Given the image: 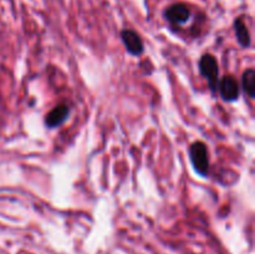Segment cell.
Instances as JSON below:
<instances>
[{"instance_id": "obj_1", "label": "cell", "mask_w": 255, "mask_h": 254, "mask_svg": "<svg viewBox=\"0 0 255 254\" xmlns=\"http://www.w3.org/2000/svg\"><path fill=\"white\" fill-rule=\"evenodd\" d=\"M189 159L194 171L201 177H207L209 173L208 148L202 141H196L189 147Z\"/></svg>"}, {"instance_id": "obj_2", "label": "cell", "mask_w": 255, "mask_h": 254, "mask_svg": "<svg viewBox=\"0 0 255 254\" xmlns=\"http://www.w3.org/2000/svg\"><path fill=\"white\" fill-rule=\"evenodd\" d=\"M199 72L202 76L206 77L208 86L211 91L216 92L218 90V82H219V67L217 59L212 54H204L202 55L201 60H199Z\"/></svg>"}, {"instance_id": "obj_3", "label": "cell", "mask_w": 255, "mask_h": 254, "mask_svg": "<svg viewBox=\"0 0 255 254\" xmlns=\"http://www.w3.org/2000/svg\"><path fill=\"white\" fill-rule=\"evenodd\" d=\"M218 90L221 97L226 102L237 101L241 95V87H239L238 81L231 75H227L218 82Z\"/></svg>"}, {"instance_id": "obj_4", "label": "cell", "mask_w": 255, "mask_h": 254, "mask_svg": "<svg viewBox=\"0 0 255 254\" xmlns=\"http://www.w3.org/2000/svg\"><path fill=\"white\" fill-rule=\"evenodd\" d=\"M164 19L173 25H183L191 19V10L183 2H177L167 7Z\"/></svg>"}, {"instance_id": "obj_5", "label": "cell", "mask_w": 255, "mask_h": 254, "mask_svg": "<svg viewBox=\"0 0 255 254\" xmlns=\"http://www.w3.org/2000/svg\"><path fill=\"white\" fill-rule=\"evenodd\" d=\"M121 40L129 55H132V56H139V55L143 54V41H142L141 36L136 31L129 29L122 30Z\"/></svg>"}, {"instance_id": "obj_6", "label": "cell", "mask_w": 255, "mask_h": 254, "mask_svg": "<svg viewBox=\"0 0 255 254\" xmlns=\"http://www.w3.org/2000/svg\"><path fill=\"white\" fill-rule=\"evenodd\" d=\"M70 115V107L66 104H60L55 106L49 114L45 116V125L49 128H56L61 126Z\"/></svg>"}, {"instance_id": "obj_7", "label": "cell", "mask_w": 255, "mask_h": 254, "mask_svg": "<svg viewBox=\"0 0 255 254\" xmlns=\"http://www.w3.org/2000/svg\"><path fill=\"white\" fill-rule=\"evenodd\" d=\"M234 31H236L237 40H238V44L242 47L247 49L252 45V37L251 32H249L248 26L246 25V22L243 21L242 17L234 20Z\"/></svg>"}, {"instance_id": "obj_8", "label": "cell", "mask_w": 255, "mask_h": 254, "mask_svg": "<svg viewBox=\"0 0 255 254\" xmlns=\"http://www.w3.org/2000/svg\"><path fill=\"white\" fill-rule=\"evenodd\" d=\"M242 87L248 95L249 99H254L255 97V71L253 67L247 69L243 72V77H242Z\"/></svg>"}]
</instances>
